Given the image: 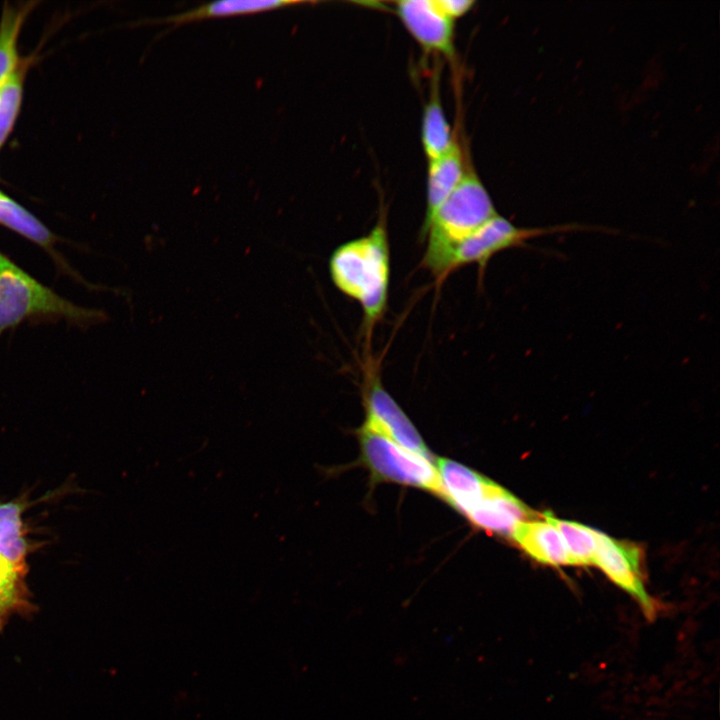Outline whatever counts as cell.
Wrapping results in <instances>:
<instances>
[{
    "instance_id": "cell-8",
    "label": "cell",
    "mask_w": 720,
    "mask_h": 720,
    "mask_svg": "<svg viewBox=\"0 0 720 720\" xmlns=\"http://www.w3.org/2000/svg\"><path fill=\"white\" fill-rule=\"evenodd\" d=\"M395 5L400 20L420 45L445 56L454 54V21L435 0H404Z\"/></svg>"
},
{
    "instance_id": "cell-18",
    "label": "cell",
    "mask_w": 720,
    "mask_h": 720,
    "mask_svg": "<svg viewBox=\"0 0 720 720\" xmlns=\"http://www.w3.org/2000/svg\"><path fill=\"white\" fill-rule=\"evenodd\" d=\"M29 65V58L21 59L14 72L0 86V148L10 135L19 114Z\"/></svg>"
},
{
    "instance_id": "cell-9",
    "label": "cell",
    "mask_w": 720,
    "mask_h": 720,
    "mask_svg": "<svg viewBox=\"0 0 720 720\" xmlns=\"http://www.w3.org/2000/svg\"><path fill=\"white\" fill-rule=\"evenodd\" d=\"M464 515L475 526L506 536L512 535L519 522L536 516L517 497L490 479L479 499Z\"/></svg>"
},
{
    "instance_id": "cell-19",
    "label": "cell",
    "mask_w": 720,
    "mask_h": 720,
    "mask_svg": "<svg viewBox=\"0 0 720 720\" xmlns=\"http://www.w3.org/2000/svg\"><path fill=\"white\" fill-rule=\"evenodd\" d=\"M23 575L24 572L0 556V629L10 615L28 607Z\"/></svg>"
},
{
    "instance_id": "cell-11",
    "label": "cell",
    "mask_w": 720,
    "mask_h": 720,
    "mask_svg": "<svg viewBox=\"0 0 720 720\" xmlns=\"http://www.w3.org/2000/svg\"><path fill=\"white\" fill-rule=\"evenodd\" d=\"M465 172L462 151L456 141L446 153L428 161L427 205L422 237L433 215L458 186Z\"/></svg>"
},
{
    "instance_id": "cell-3",
    "label": "cell",
    "mask_w": 720,
    "mask_h": 720,
    "mask_svg": "<svg viewBox=\"0 0 720 720\" xmlns=\"http://www.w3.org/2000/svg\"><path fill=\"white\" fill-rule=\"evenodd\" d=\"M66 319L89 324L103 318L40 283L0 252V336L28 319Z\"/></svg>"
},
{
    "instance_id": "cell-1",
    "label": "cell",
    "mask_w": 720,
    "mask_h": 720,
    "mask_svg": "<svg viewBox=\"0 0 720 720\" xmlns=\"http://www.w3.org/2000/svg\"><path fill=\"white\" fill-rule=\"evenodd\" d=\"M335 287L357 301L363 312L362 330L368 342L384 317L390 281V249L384 218L370 232L338 246L329 259Z\"/></svg>"
},
{
    "instance_id": "cell-13",
    "label": "cell",
    "mask_w": 720,
    "mask_h": 720,
    "mask_svg": "<svg viewBox=\"0 0 720 720\" xmlns=\"http://www.w3.org/2000/svg\"><path fill=\"white\" fill-rule=\"evenodd\" d=\"M431 88L422 119V144L428 161L446 153L455 141L442 107L438 73L433 77Z\"/></svg>"
},
{
    "instance_id": "cell-4",
    "label": "cell",
    "mask_w": 720,
    "mask_h": 720,
    "mask_svg": "<svg viewBox=\"0 0 720 720\" xmlns=\"http://www.w3.org/2000/svg\"><path fill=\"white\" fill-rule=\"evenodd\" d=\"M362 460L378 480L422 488L442 497L436 466L365 423L359 430Z\"/></svg>"
},
{
    "instance_id": "cell-12",
    "label": "cell",
    "mask_w": 720,
    "mask_h": 720,
    "mask_svg": "<svg viewBox=\"0 0 720 720\" xmlns=\"http://www.w3.org/2000/svg\"><path fill=\"white\" fill-rule=\"evenodd\" d=\"M303 1H291V0H228V1H216L207 3L196 7L194 9L165 17L162 19H154L153 23H167L179 25L191 21L238 16V15H250L260 12H266L270 10H276L285 8L287 6H294L298 4H305Z\"/></svg>"
},
{
    "instance_id": "cell-15",
    "label": "cell",
    "mask_w": 720,
    "mask_h": 720,
    "mask_svg": "<svg viewBox=\"0 0 720 720\" xmlns=\"http://www.w3.org/2000/svg\"><path fill=\"white\" fill-rule=\"evenodd\" d=\"M0 224L53 253L54 234L36 216L1 191Z\"/></svg>"
},
{
    "instance_id": "cell-17",
    "label": "cell",
    "mask_w": 720,
    "mask_h": 720,
    "mask_svg": "<svg viewBox=\"0 0 720 720\" xmlns=\"http://www.w3.org/2000/svg\"><path fill=\"white\" fill-rule=\"evenodd\" d=\"M21 511L17 503L0 504V556L24 572L26 542Z\"/></svg>"
},
{
    "instance_id": "cell-10",
    "label": "cell",
    "mask_w": 720,
    "mask_h": 720,
    "mask_svg": "<svg viewBox=\"0 0 720 720\" xmlns=\"http://www.w3.org/2000/svg\"><path fill=\"white\" fill-rule=\"evenodd\" d=\"M511 536L522 550L538 562L554 566L571 565L561 534L546 519L521 521Z\"/></svg>"
},
{
    "instance_id": "cell-5",
    "label": "cell",
    "mask_w": 720,
    "mask_h": 720,
    "mask_svg": "<svg viewBox=\"0 0 720 720\" xmlns=\"http://www.w3.org/2000/svg\"><path fill=\"white\" fill-rule=\"evenodd\" d=\"M585 229L593 228L579 224L517 227L497 214L455 247L447 262L444 279L453 271L470 264H476L479 274L483 275L491 258L502 251L527 247V242L537 237Z\"/></svg>"
},
{
    "instance_id": "cell-7",
    "label": "cell",
    "mask_w": 720,
    "mask_h": 720,
    "mask_svg": "<svg viewBox=\"0 0 720 720\" xmlns=\"http://www.w3.org/2000/svg\"><path fill=\"white\" fill-rule=\"evenodd\" d=\"M640 555L638 547L599 532L594 565L600 567L617 586L633 597L645 616L653 620L657 614V606L644 587Z\"/></svg>"
},
{
    "instance_id": "cell-2",
    "label": "cell",
    "mask_w": 720,
    "mask_h": 720,
    "mask_svg": "<svg viewBox=\"0 0 720 720\" xmlns=\"http://www.w3.org/2000/svg\"><path fill=\"white\" fill-rule=\"evenodd\" d=\"M492 199L474 171L464 177L433 215L423 237L427 245L422 264L444 280L447 262L457 245L497 215Z\"/></svg>"
},
{
    "instance_id": "cell-6",
    "label": "cell",
    "mask_w": 720,
    "mask_h": 720,
    "mask_svg": "<svg viewBox=\"0 0 720 720\" xmlns=\"http://www.w3.org/2000/svg\"><path fill=\"white\" fill-rule=\"evenodd\" d=\"M362 395L365 424L403 448L431 459L429 450L411 420L383 387L374 362L364 367Z\"/></svg>"
},
{
    "instance_id": "cell-14",
    "label": "cell",
    "mask_w": 720,
    "mask_h": 720,
    "mask_svg": "<svg viewBox=\"0 0 720 720\" xmlns=\"http://www.w3.org/2000/svg\"><path fill=\"white\" fill-rule=\"evenodd\" d=\"M37 2L5 4L0 18V86L14 72L21 59L17 41L25 19Z\"/></svg>"
},
{
    "instance_id": "cell-16",
    "label": "cell",
    "mask_w": 720,
    "mask_h": 720,
    "mask_svg": "<svg viewBox=\"0 0 720 720\" xmlns=\"http://www.w3.org/2000/svg\"><path fill=\"white\" fill-rule=\"evenodd\" d=\"M543 517L561 534L571 565H594L599 531L577 522L557 519L550 513H544Z\"/></svg>"
},
{
    "instance_id": "cell-20",
    "label": "cell",
    "mask_w": 720,
    "mask_h": 720,
    "mask_svg": "<svg viewBox=\"0 0 720 720\" xmlns=\"http://www.w3.org/2000/svg\"><path fill=\"white\" fill-rule=\"evenodd\" d=\"M439 9L451 20L465 15L473 6L470 0H435Z\"/></svg>"
}]
</instances>
